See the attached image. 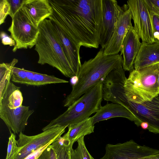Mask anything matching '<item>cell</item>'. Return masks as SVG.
I'll use <instances>...</instances> for the list:
<instances>
[{
    "label": "cell",
    "mask_w": 159,
    "mask_h": 159,
    "mask_svg": "<svg viewBox=\"0 0 159 159\" xmlns=\"http://www.w3.org/2000/svg\"><path fill=\"white\" fill-rule=\"evenodd\" d=\"M11 18V24L8 31L16 43L12 51L32 48L35 45L39 36L38 27L31 22L21 7Z\"/></svg>",
    "instance_id": "8992f818"
},
{
    "label": "cell",
    "mask_w": 159,
    "mask_h": 159,
    "mask_svg": "<svg viewBox=\"0 0 159 159\" xmlns=\"http://www.w3.org/2000/svg\"><path fill=\"white\" fill-rule=\"evenodd\" d=\"M104 50L101 48L94 58L81 64L77 81L65 100L64 107H69L86 92L102 83L112 70L122 66L121 55H104Z\"/></svg>",
    "instance_id": "7a4b0ae2"
},
{
    "label": "cell",
    "mask_w": 159,
    "mask_h": 159,
    "mask_svg": "<svg viewBox=\"0 0 159 159\" xmlns=\"http://www.w3.org/2000/svg\"><path fill=\"white\" fill-rule=\"evenodd\" d=\"M159 62V41L151 43L142 42L134 61V69L138 70Z\"/></svg>",
    "instance_id": "e0dca14e"
},
{
    "label": "cell",
    "mask_w": 159,
    "mask_h": 159,
    "mask_svg": "<svg viewBox=\"0 0 159 159\" xmlns=\"http://www.w3.org/2000/svg\"><path fill=\"white\" fill-rule=\"evenodd\" d=\"M153 29V36L155 41H159V16L150 11Z\"/></svg>",
    "instance_id": "4316f807"
},
{
    "label": "cell",
    "mask_w": 159,
    "mask_h": 159,
    "mask_svg": "<svg viewBox=\"0 0 159 159\" xmlns=\"http://www.w3.org/2000/svg\"><path fill=\"white\" fill-rule=\"evenodd\" d=\"M142 128L143 129H147L148 127V124L146 122H142L140 125Z\"/></svg>",
    "instance_id": "836d02e7"
},
{
    "label": "cell",
    "mask_w": 159,
    "mask_h": 159,
    "mask_svg": "<svg viewBox=\"0 0 159 159\" xmlns=\"http://www.w3.org/2000/svg\"><path fill=\"white\" fill-rule=\"evenodd\" d=\"M29 107L22 105L15 109L0 105V118L14 134L23 133L28 121L34 111Z\"/></svg>",
    "instance_id": "7c38bea8"
},
{
    "label": "cell",
    "mask_w": 159,
    "mask_h": 159,
    "mask_svg": "<svg viewBox=\"0 0 159 159\" xmlns=\"http://www.w3.org/2000/svg\"><path fill=\"white\" fill-rule=\"evenodd\" d=\"M84 138L82 136L77 140V146L75 149L71 148L70 159H94L86 148Z\"/></svg>",
    "instance_id": "603a6c76"
},
{
    "label": "cell",
    "mask_w": 159,
    "mask_h": 159,
    "mask_svg": "<svg viewBox=\"0 0 159 159\" xmlns=\"http://www.w3.org/2000/svg\"><path fill=\"white\" fill-rule=\"evenodd\" d=\"M28 85L40 86L53 84L67 83L66 80L57 78L53 75L33 72L29 81Z\"/></svg>",
    "instance_id": "7402d4cb"
},
{
    "label": "cell",
    "mask_w": 159,
    "mask_h": 159,
    "mask_svg": "<svg viewBox=\"0 0 159 159\" xmlns=\"http://www.w3.org/2000/svg\"><path fill=\"white\" fill-rule=\"evenodd\" d=\"M38 28L39 34L35 45L38 63L55 68L66 77H76L64 52L58 34L52 21L46 19Z\"/></svg>",
    "instance_id": "3957f363"
},
{
    "label": "cell",
    "mask_w": 159,
    "mask_h": 159,
    "mask_svg": "<svg viewBox=\"0 0 159 159\" xmlns=\"http://www.w3.org/2000/svg\"><path fill=\"white\" fill-rule=\"evenodd\" d=\"M159 62L130 72L124 85L127 102L140 104L150 102L159 94Z\"/></svg>",
    "instance_id": "277c9868"
},
{
    "label": "cell",
    "mask_w": 159,
    "mask_h": 159,
    "mask_svg": "<svg viewBox=\"0 0 159 159\" xmlns=\"http://www.w3.org/2000/svg\"><path fill=\"white\" fill-rule=\"evenodd\" d=\"M67 127L64 126L53 127L33 136H28L23 133H20L19 138L17 141L19 151L13 159H24L52 141L57 140L64 133Z\"/></svg>",
    "instance_id": "52a82bcc"
},
{
    "label": "cell",
    "mask_w": 159,
    "mask_h": 159,
    "mask_svg": "<svg viewBox=\"0 0 159 159\" xmlns=\"http://www.w3.org/2000/svg\"><path fill=\"white\" fill-rule=\"evenodd\" d=\"M21 7L31 22L37 27L53 12L48 0H23Z\"/></svg>",
    "instance_id": "2e32d148"
},
{
    "label": "cell",
    "mask_w": 159,
    "mask_h": 159,
    "mask_svg": "<svg viewBox=\"0 0 159 159\" xmlns=\"http://www.w3.org/2000/svg\"><path fill=\"white\" fill-rule=\"evenodd\" d=\"M37 159H57L51 144L45 149Z\"/></svg>",
    "instance_id": "83f0119b"
},
{
    "label": "cell",
    "mask_w": 159,
    "mask_h": 159,
    "mask_svg": "<svg viewBox=\"0 0 159 159\" xmlns=\"http://www.w3.org/2000/svg\"><path fill=\"white\" fill-rule=\"evenodd\" d=\"M53 23L58 34L65 54L77 77L81 65L80 47L71 41L56 24Z\"/></svg>",
    "instance_id": "ac0fdd59"
},
{
    "label": "cell",
    "mask_w": 159,
    "mask_h": 159,
    "mask_svg": "<svg viewBox=\"0 0 159 159\" xmlns=\"http://www.w3.org/2000/svg\"><path fill=\"white\" fill-rule=\"evenodd\" d=\"M12 18L13 17L11 6L8 0H0V25L4 22L7 15Z\"/></svg>",
    "instance_id": "484cf974"
},
{
    "label": "cell",
    "mask_w": 159,
    "mask_h": 159,
    "mask_svg": "<svg viewBox=\"0 0 159 159\" xmlns=\"http://www.w3.org/2000/svg\"><path fill=\"white\" fill-rule=\"evenodd\" d=\"M141 159H159V153L142 157Z\"/></svg>",
    "instance_id": "1f68e13d"
},
{
    "label": "cell",
    "mask_w": 159,
    "mask_h": 159,
    "mask_svg": "<svg viewBox=\"0 0 159 159\" xmlns=\"http://www.w3.org/2000/svg\"><path fill=\"white\" fill-rule=\"evenodd\" d=\"M19 148L17 144L15 134L11 133L9 138L6 159H13L18 153Z\"/></svg>",
    "instance_id": "d4e9b609"
},
{
    "label": "cell",
    "mask_w": 159,
    "mask_h": 159,
    "mask_svg": "<svg viewBox=\"0 0 159 159\" xmlns=\"http://www.w3.org/2000/svg\"><path fill=\"white\" fill-rule=\"evenodd\" d=\"M56 141V140L52 141L45 146L39 148L29 155L24 159H37L42 152L49 145Z\"/></svg>",
    "instance_id": "f1b7e54d"
},
{
    "label": "cell",
    "mask_w": 159,
    "mask_h": 159,
    "mask_svg": "<svg viewBox=\"0 0 159 159\" xmlns=\"http://www.w3.org/2000/svg\"><path fill=\"white\" fill-rule=\"evenodd\" d=\"M123 11L107 45L104 50L106 55L118 54L120 51L123 40L128 30L132 26L130 11L127 4L122 7Z\"/></svg>",
    "instance_id": "4fadbf2b"
},
{
    "label": "cell",
    "mask_w": 159,
    "mask_h": 159,
    "mask_svg": "<svg viewBox=\"0 0 159 159\" xmlns=\"http://www.w3.org/2000/svg\"><path fill=\"white\" fill-rule=\"evenodd\" d=\"M22 0H8L10 4L13 17L14 15L20 7Z\"/></svg>",
    "instance_id": "4dcf8cb0"
},
{
    "label": "cell",
    "mask_w": 159,
    "mask_h": 159,
    "mask_svg": "<svg viewBox=\"0 0 159 159\" xmlns=\"http://www.w3.org/2000/svg\"><path fill=\"white\" fill-rule=\"evenodd\" d=\"M102 99V84L100 83L85 93L42 130L57 126L68 127L89 118L101 107Z\"/></svg>",
    "instance_id": "5b68a950"
},
{
    "label": "cell",
    "mask_w": 159,
    "mask_h": 159,
    "mask_svg": "<svg viewBox=\"0 0 159 159\" xmlns=\"http://www.w3.org/2000/svg\"><path fill=\"white\" fill-rule=\"evenodd\" d=\"M127 5L134 23V29L142 42H155L150 11L145 0H129Z\"/></svg>",
    "instance_id": "ba28073f"
},
{
    "label": "cell",
    "mask_w": 159,
    "mask_h": 159,
    "mask_svg": "<svg viewBox=\"0 0 159 159\" xmlns=\"http://www.w3.org/2000/svg\"><path fill=\"white\" fill-rule=\"evenodd\" d=\"M68 127V130L66 133L68 139L73 143L81 137L93 133L94 128L91 117L70 125Z\"/></svg>",
    "instance_id": "ffe728a7"
},
{
    "label": "cell",
    "mask_w": 159,
    "mask_h": 159,
    "mask_svg": "<svg viewBox=\"0 0 159 159\" xmlns=\"http://www.w3.org/2000/svg\"><path fill=\"white\" fill-rule=\"evenodd\" d=\"M102 25L99 44L104 48L113 33L123 9L116 0H102Z\"/></svg>",
    "instance_id": "8fae6325"
},
{
    "label": "cell",
    "mask_w": 159,
    "mask_h": 159,
    "mask_svg": "<svg viewBox=\"0 0 159 159\" xmlns=\"http://www.w3.org/2000/svg\"><path fill=\"white\" fill-rule=\"evenodd\" d=\"M2 43L5 45H9L14 46L16 44L15 41L11 37L8 36L5 32L2 31L0 34Z\"/></svg>",
    "instance_id": "f546056e"
},
{
    "label": "cell",
    "mask_w": 159,
    "mask_h": 159,
    "mask_svg": "<svg viewBox=\"0 0 159 159\" xmlns=\"http://www.w3.org/2000/svg\"><path fill=\"white\" fill-rule=\"evenodd\" d=\"M158 85L159 86V72L158 75Z\"/></svg>",
    "instance_id": "e575fe53"
},
{
    "label": "cell",
    "mask_w": 159,
    "mask_h": 159,
    "mask_svg": "<svg viewBox=\"0 0 159 159\" xmlns=\"http://www.w3.org/2000/svg\"><path fill=\"white\" fill-rule=\"evenodd\" d=\"M116 117L127 118L133 121L137 126L141 122L129 108L120 104L111 103L101 106L96 113L92 117L93 125L99 121Z\"/></svg>",
    "instance_id": "9a60e30c"
},
{
    "label": "cell",
    "mask_w": 159,
    "mask_h": 159,
    "mask_svg": "<svg viewBox=\"0 0 159 159\" xmlns=\"http://www.w3.org/2000/svg\"><path fill=\"white\" fill-rule=\"evenodd\" d=\"M73 143L68 139L66 134L51 144L57 159H70V152Z\"/></svg>",
    "instance_id": "44dd1931"
},
{
    "label": "cell",
    "mask_w": 159,
    "mask_h": 159,
    "mask_svg": "<svg viewBox=\"0 0 159 159\" xmlns=\"http://www.w3.org/2000/svg\"><path fill=\"white\" fill-rule=\"evenodd\" d=\"M10 80L0 88V105L15 109L22 105L23 98L20 87L16 86Z\"/></svg>",
    "instance_id": "d6986e66"
},
{
    "label": "cell",
    "mask_w": 159,
    "mask_h": 159,
    "mask_svg": "<svg viewBox=\"0 0 159 159\" xmlns=\"http://www.w3.org/2000/svg\"><path fill=\"white\" fill-rule=\"evenodd\" d=\"M151 3L159 10V0H150Z\"/></svg>",
    "instance_id": "d6a6232c"
},
{
    "label": "cell",
    "mask_w": 159,
    "mask_h": 159,
    "mask_svg": "<svg viewBox=\"0 0 159 159\" xmlns=\"http://www.w3.org/2000/svg\"><path fill=\"white\" fill-rule=\"evenodd\" d=\"M140 39L132 26L124 38L120 51L123 55L122 67L125 71L130 72L134 70V61L142 43Z\"/></svg>",
    "instance_id": "5bb4252c"
},
{
    "label": "cell",
    "mask_w": 159,
    "mask_h": 159,
    "mask_svg": "<svg viewBox=\"0 0 159 159\" xmlns=\"http://www.w3.org/2000/svg\"><path fill=\"white\" fill-rule=\"evenodd\" d=\"M126 107L129 109L141 122L148 124L147 129L159 134V94L151 101L140 104L127 102Z\"/></svg>",
    "instance_id": "30bf717a"
},
{
    "label": "cell",
    "mask_w": 159,
    "mask_h": 159,
    "mask_svg": "<svg viewBox=\"0 0 159 159\" xmlns=\"http://www.w3.org/2000/svg\"><path fill=\"white\" fill-rule=\"evenodd\" d=\"M18 62V59L15 58L10 63H2L0 64V88L3 86L7 80L11 79L12 69Z\"/></svg>",
    "instance_id": "cb8c5ba5"
},
{
    "label": "cell",
    "mask_w": 159,
    "mask_h": 159,
    "mask_svg": "<svg viewBox=\"0 0 159 159\" xmlns=\"http://www.w3.org/2000/svg\"><path fill=\"white\" fill-rule=\"evenodd\" d=\"M158 153L159 150L130 140L122 143L107 144L105 154L100 159H141Z\"/></svg>",
    "instance_id": "9c48e42d"
},
{
    "label": "cell",
    "mask_w": 159,
    "mask_h": 159,
    "mask_svg": "<svg viewBox=\"0 0 159 159\" xmlns=\"http://www.w3.org/2000/svg\"><path fill=\"white\" fill-rule=\"evenodd\" d=\"M48 18L80 47L98 48L102 25V0H48Z\"/></svg>",
    "instance_id": "6da1fadb"
}]
</instances>
